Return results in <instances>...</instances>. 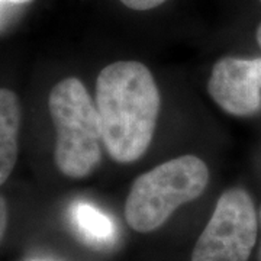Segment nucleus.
Wrapping results in <instances>:
<instances>
[{
	"instance_id": "1",
	"label": "nucleus",
	"mask_w": 261,
	"mask_h": 261,
	"mask_svg": "<svg viewBox=\"0 0 261 261\" xmlns=\"http://www.w3.org/2000/svg\"><path fill=\"white\" fill-rule=\"evenodd\" d=\"M161 108L154 75L138 61L106 65L96 80L103 145L121 164L140 160L151 145Z\"/></svg>"
},
{
	"instance_id": "2",
	"label": "nucleus",
	"mask_w": 261,
	"mask_h": 261,
	"mask_svg": "<svg viewBox=\"0 0 261 261\" xmlns=\"http://www.w3.org/2000/svg\"><path fill=\"white\" fill-rule=\"evenodd\" d=\"M57 130L54 161L70 178L90 176L102 160V123L93 100L77 77L57 83L48 97Z\"/></svg>"
},
{
	"instance_id": "3",
	"label": "nucleus",
	"mask_w": 261,
	"mask_h": 261,
	"mask_svg": "<svg viewBox=\"0 0 261 261\" xmlns=\"http://www.w3.org/2000/svg\"><path fill=\"white\" fill-rule=\"evenodd\" d=\"M209 168L196 155L168 160L141 174L125 202V218L134 231H157L185 203L203 195Z\"/></svg>"
},
{
	"instance_id": "4",
	"label": "nucleus",
	"mask_w": 261,
	"mask_h": 261,
	"mask_svg": "<svg viewBox=\"0 0 261 261\" xmlns=\"http://www.w3.org/2000/svg\"><path fill=\"white\" fill-rule=\"evenodd\" d=\"M257 232L258 216L250 193L241 187L228 189L199 235L192 261H248Z\"/></svg>"
},
{
	"instance_id": "5",
	"label": "nucleus",
	"mask_w": 261,
	"mask_h": 261,
	"mask_svg": "<svg viewBox=\"0 0 261 261\" xmlns=\"http://www.w3.org/2000/svg\"><path fill=\"white\" fill-rule=\"evenodd\" d=\"M214 102L232 116H251L261 108V58L224 57L207 82Z\"/></svg>"
},
{
	"instance_id": "6",
	"label": "nucleus",
	"mask_w": 261,
	"mask_h": 261,
	"mask_svg": "<svg viewBox=\"0 0 261 261\" xmlns=\"http://www.w3.org/2000/svg\"><path fill=\"white\" fill-rule=\"evenodd\" d=\"M20 121L19 97L10 89L0 87V186L9 178L18 160Z\"/></svg>"
},
{
	"instance_id": "7",
	"label": "nucleus",
	"mask_w": 261,
	"mask_h": 261,
	"mask_svg": "<svg viewBox=\"0 0 261 261\" xmlns=\"http://www.w3.org/2000/svg\"><path fill=\"white\" fill-rule=\"evenodd\" d=\"M71 219L77 231L89 243L106 245L116 238V228L112 219L87 202H77L73 205Z\"/></svg>"
},
{
	"instance_id": "8",
	"label": "nucleus",
	"mask_w": 261,
	"mask_h": 261,
	"mask_svg": "<svg viewBox=\"0 0 261 261\" xmlns=\"http://www.w3.org/2000/svg\"><path fill=\"white\" fill-rule=\"evenodd\" d=\"M126 8L134 10H149L159 8L160 5L166 3L167 0H119Z\"/></svg>"
},
{
	"instance_id": "9",
	"label": "nucleus",
	"mask_w": 261,
	"mask_h": 261,
	"mask_svg": "<svg viewBox=\"0 0 261 261\" xmlns=\"http://www.w3.org/2000/svg\"><path fill=\"white\" fill-rule=\"evenodd\" d=\"M8 222H9V209H8V203L5 200V197L0 195V243L6 233L8 229Z\"/></svg>"
},
{
	"instance_id": "10",
	"label": "nucleus",
	"mask_w": 261,
	"mask_h": 261,
	"mask_svg": "<svg viewBox=\"0 0 261 261\" xmlns=\"http://www.w3.org/2000/svg\"><path fill=\"white\" fill-rule=\"evenodd\" d=\"M6 5H27L29 2H32V0H3Z\"/></svg>"
},
{
	"instance_id": "11",
	"label": "nucleus",
	"mask_w": 261,
	"mask_h": 261,
	"mask_svg": "<svg viewBox=\"0 0 261 261\" xmlns=\"http://www.w3.org/2000/svg\"><path fill=\"white\" fill-rule=\"evenodd\" d=\"M257 42H258V45H260L261 48V25L258 27V29H257Z\"/></svg>"
},
{
	"instance_id": "12",
	"label": "nucleus",
	"mask_w": 261,
	"mask_h": 261,
	"mask_svg": "<svg viewBox=\"0 0 261 261\" xmlns=\"http://www.w3.org/2000/svg\"><path fill=\"white\" fill-rule=\"evenodd\" d=\"M6 6V3L3 0H0V23H2V13H3V8Z\"/></svg>"
},
{
	"instance_id": "13",
	"label": "nucleus",
	"mask_w": 261,
	"mask_h": 261,
	"mask_svg": "<svg viewBox=\"0 0 261 261\" xmlns=\"http://www.w3.org/2000/svg\"><path fill=\"white\" fill-rule=\"evenodd\" d=\"M258 222H260V226H261V207H260V214H258ZM258 261H261V244H260V250H258Z\"/></svg>"
},
{
	"instance_id": "14",
	"label": "nucleus",
	"mask_w": 261,
	"mask_h": 261,
	"mask_svg": "<svg viewBox=\"0 0 261 261\" xmlns=\"http://www.w3.org/2000/svg\"><path fill=\"white\" fill-rule=\"evenodd\" d=\"M260 2H261V0H260Z\"/></svg>"
}]
</instances>
